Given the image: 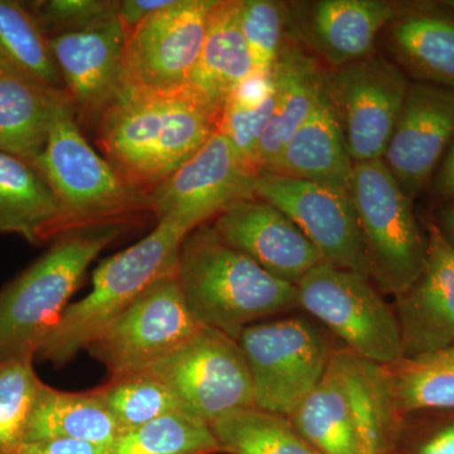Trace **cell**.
Listing matches in <instances>:
<instances>
[{
	"label": "cell",
	"mask_w": 454,
	"mask_h": 454,
	"mask_svg": "<svg viewBox=\"0 0 454 454\" xmlns=\"http://www.w3.org/2000/svg\"><path fill=\"white\" fill-rule=\"evenodd\" d=\"M217 130V119L184 90L146 92L121 86L98 119L97 143L107 162L148 196Z\"/></svg>",
	"instance_id": "cell-1"
},
{
	"label": "cell",
	"mask_w": 454,
	"mask_h": 454,
	"mask_svg": "<svg viewBox=\"0 0 454 454\" xmlns=\"http://www.w3.org/2000/svg\"><path fill=\"white\" fill-rule=\"evenodd\" d=\"M177 278L199 324L235 340L259 319L300 307L297 286L223 243L208 223L184 238Z\"/></svg>",
	"instance_id": "cell-2"
},
{
	"label": "cell",
	"mask_w": 454,
	"mask_h": 454,
	"mask_svg": "<svg viewBox=\"0 0 454 454\" xmlns=\"http://www.w3.org/2000/svg\"><path fill=\"white\" fill-rule=\"evenodd\" d=\"M130 226L104 223L57 236L40 259L0 289V363L35 360L90 264Z\"/></svg>",
	"instance_id": "cell-3"
},
{
	"label": "cell",
	"mask_w": 454,
	"mask_h": 454,
	"mask_svg": "<svg viewBox=\"0 0 454 454\" xmlns=\"http://www.w3.org/2000/svg\"><path fill=\"white\" fill-rule=\"evenodd\" d=\"M319 454H385L402 418L380 365L334 349L321 382L289 417Z\"/></svg>",
	"instance_id": "cell-4"
},
{
	"label": "cell",
	"mask_w": 454,
	"mask_h": 454,
	"mask_svg": "<svg viewBox=\"0 0 454 454\" xmlns=\"http://www.w3.org/2000/svg\"><path fill=\"white\" fill-rule=\"evenodd\" d=\"M190 232L166 217L138 243L101 262L91 291L67 307L35 358L61 367L88 348L149 286L177 273L179 249Z\"/></svg>",
	"instance_id": "cell-5"
},
{
	"label": "cell",
	"mask_w": 454,
	"mask_h": 454,
	"mask_svg": "<svg viewBox=\"0 0 454 454\" xmlns=\"http://www.w3.org/2000/svg\"><path fill=\"white\" fill-rule=\"evenodd\" d=\"M29 163L55 193L59 235L104 223H133L151 214L148 196L130 187L85 138L70 98L57 110L43 151Z\"/></svg>",
	"instance_id": "cell-6"
},
{
	"label": "cell",
	"mask_w": 454,
	"mask_h": 454,
	"mask_svg": "<svg viewBox=\"0 0 454 454\" xmlns=\"http://www.w3.org/2000/svg\"><path fill=\"white\" fill-rule=\"evenodd\" d=\"M352 200L365 241L370 277L387 294L406 291L422 274L428 252L413 201L382 160L355 164Z\"/></svg>",
	"instance_id": "cell-7"
},
{
	"label": "cell",
	"mask_w": 454,
	"mask_h": 454,
	"mask_svg": "<svg viewBox=\"0 0 454 454\" xmlns=\"http://www.w3.org/2000/svg\"><path fill=\"white\" fill-rule=\"evenodd\" d=\"M238 342L254 406L288 418L321 382L334 351L324 331L301 317L247 325Z\"/></svg>",
	"instance_id": "cell-8"
},
{
	"label": "cell",
	"mask_w": 454,
	"mask_h": 454,
	"mask_svg": "<svg viewBox=\"0 0 454 454\" xmlns=\"http://www.w3.org/2000/svg\"><path fill=\"white\" fill-rule=\"evenodd\" d=\"M295 286L301 309L357 356L380 366L404 357L395 312L369 277L322 262Z\"/></svg>",
	"instance_id": "cell-9"
},
{
	"label": "cell",
	"mask_w": 454,
	"mask_h": 454,
	"mask_svg": "<svg viewBox=\"0 0 454 454\" xmlns=\"http://www.w3.org/2000/svg\"><path fill=\"white\" fill-rule=\"evenodd\" d=\"M202 327L188 309L177 273L170 274L149 286L86 349L110 378H118L155 365Z\"/></svg>",
	"instance_id": "cell-10"
},
{
	"label": "cell",
	"mask_w": 454,
	"mask_h": 454,
	"mask_svg": "<svg viewBox=\"0 0 454 454\" xmlns=\"http://www.w3.org/2000/svg\"><path fill=\"white\" fill-rule=\"evenodd\" d=\"M411 80L387 59H366L325 74V94L354 163L382 160Z\"/></svg>",
	"instance_id": "cell-11"
},
{
	"label": "cell",
	"mask_w": 454,
	"mask_h": 454,
	"mask_svg": "<svg viewBox=\"0 0 454 454\" xmlns=\"http://www.w3.org/2000/svg\"><path fill=\"white\" fill-rule=\"evenodd\" d=\"M176 394L184 411L210 426L254 406L252 376L238 340L202 327L181 348L149 367Z\"/></svg>",
	"instance_id": "cell-12"
},
{
	"label": "cell",
	"mask_w": 454,
	"mask_h": 454,
	"mask_svg": "<svg viewBox=\"0 0 454 454\" xmlns=\"http://www.w3.org/2000/svg\"><path fill=\"white\" fill-rule=\"evenodd\" d=\"M216 0H175L128 35L121 86L146 92L184 90L201 55Z\"/></svg>",
	"instance_id": "cell-13"
},
{
	"label": "cell",
	"mask_w": 454,
	"mask_h": 454,
	"mask_svg": "<svg viewBox=\"0 0 454 454\" xmlns=\"http://www.w3.org/2000/svg\"><path fill=\"white\" fill-rule=\"evenodd\" d=\"M259 172L220 133L149 193L151 214L173 219L192 231L238 203L256 199Z\"/></svg>",
	"instance_id": "cell-14"
},
{
	"label": "cell",
	"mask_w": 454,
	"mask_h": 454,
	"mask_svg": "<svg viewBox=\"0 0 454 454\" xmlns=\"http://www.w3.org/2000/svg\"><path fill=\"white\" fill-rule=\"evenodd\" d=\"M255 195L286 214L324 262L370 277V262L352 197L312 182L259 172Z\"/></svg>",
	"instance_id": "cell-15"
},
{
	"label": "cell",
	"mask_w": 454,
	"mask_h": 454,
	"mask_svg": "<svg viewBox=\"0 0 454 454\" xmlns=\"http://www.w3.org/2000/svg\"><path fill=\"white\" fill-rule=\"evenodd\" d=\"M454 139V89L411 82L382 162L411 201Z\"/></svg>",
	"instance_id": "cell-16"
},
{
	"label": "cell",
	"mask_w": 454,
	"mask_h": 454,
	"mask_svg": "<svg viewBox=\"0 0 454 454\" xmlns=\"http://www.w3.org/2000/svg\"><path fill=\"white\" fill-rule=\"evenodd\" d=\"M128 33L119 18L50 38V49L77 122L97 128L101 114L121 88L122 57Z\"/></svg>",
	"instance_id": "cell-17"
},
{
	"label": "cell",
	"mask_w": 454,
	"mask_h": 454,
	"mask_svg": "<svg viewBox=\"0 0 454 454\" xmlns=\"http://www.w3.org/2000/svg\"><path fill=\"white\" fill-rule=\"evenodd\" d=\"M404 5L387 0L286 3L289 35L294 33L331 67H342L372 55L379 35Z\"/></svg>",
	"instance_id": "cell-18"
},
{
	"label": "cell",
	"mask_w": 454,
	"mask_h": 454,
	"mask_svg": "<svg viewBox=\"0 0 454 454\" xmlns=\"http://www.w3.org/2000/svg\"><path fill=\"white\" fill-rule=\"evenodd\" d=\"M212 226L223 243L249 256L270 276L293 286L324 262L286 214L258 197L223 212Z\"/></svg>",
	"instance_id": "cell-19"
},
{
	"label": "cell",
	"mask_w": 454,
	"mask_h": 454,
	"mask_svg": "<svg viewBox=\"0 0 454 454\" xmlns=\"http://www.w3.org/2000/svg\"><path fill=\"white\" fill-rule=\"evenodd\" d=\"M395 298L404 357L454 348V249L438 226H430L422 274Z\"/></svg>",
	"instance_id": "cell-20"
},
{
	"label": "cell",
	"mask_w": 454,
	"mask_h": 454,
	"mask_svg": "<svg viewBox=\"0 0 454 454\" xmlns=\"http://www.w3.org/2000/svg\"><path fill=\"white\" fill-rule=\"evenodd\" d=\"M397 66L418 82L454 89V11L441 2L405 3L387 27Z\"/></svg>",
	"instance_id": "cell-21"
},
{
	"label": "cell",
	"mask_w": 454,
	"mask_h": 454,
	"mask_svg": "<svg viewBox=\"0 0 454 454\" xmlns=\"http://www.w3.org/2000/svg\"><path fill=\"white\" fill-rule=\"evenodd\" d=\"M255 67L239 22V0H216L199 61L184 91L219 121L227 98Z\"/></svg>",
	"instance_id": "cell-22"
},
{
	"label": "cell",
	"mask_w": 454,
	"mask_h": 454,
	"mask_svg": "<svg viewBox=\"0 0 454 454\" xmlns=\"http://www.w3.org/2000/svg\"><path fill=\"white\" fill-rule=\"evenodd\" d=\"M264 170L352 197L355 163L325 94L309 121L284 146L276 162Z\"/></svg>",
	"instance_id": "cell-23"
},
{
	"label": "cell",
	"mask_w": 454,
	"mask_h": 454,
	"mask_svg": "<svg viewBox=\"0 0 454 454\" xmlns=\"http://www.w3.org/2000/svg\"><path fill=\"white\" fill-rule=\"evenodd\" d=\"M325 74L316 57L297 44L286 43L271 71L276 107L259 145L260 172L276 162L284 146L315 113L325 97Z\"/></svg>",
	"instance_id": "cell-24"
},
{
	"label": "cell",
	"mask_w": 454,
	"mask_h": 454,
	"mask_svg": "<svg viewBox=\"0 0 454 454\" xmlns=\"http://www.w3.org/2000/svg\"><path fill=\"white\" fill-rule=\"evenodd\" d=\"M67 98L0 62V152L35 160Z\"/></svg>",
	"instance_id": "cell-25"
},
{
	"label": "cell",
	"mask_w": 454,
	"mask_h": 454,
	"mask_svg": "<svg viewBox=\"0 0 454 454\" xmlns=\"http://www.w3.org/2000/svg\"><path fill=\"white\" fill-rule=\"evenodd\" d=\"M61 210L46 179L28 160L0 152V234L33 245L59 236Z\"/></svg>",
	"instance_id": "cell-26"
},
{
	"label": "cell",
	"mask_w": 454,
	"mask_h": 454,
	"mask_svg": "<svg viewBox=\"0 0 454 454\" xmlns=\"http://www.w3.org/2000/svg\"><path fill=\"white\" fill-rule=\"evenodd\" d=\"M118 424L98 387L68 393L42 382L27 426V442L73 439L109 447Z\"/></svg>",
	"instance_id": "cell-27"
},
{
	"label": "cell",
	"mask_w": 454,
	"mask_h": 454,
	"mask_svg": "<svg viewBox=\"0 0 454 454\" xmlns=\"http://www.w3.org/2000/svg\"><path fill=\"white\" fill-rule=\"evenodd\" d=\"M380 370L400 418L417 411H454V348L403 357Z\"/></svg>",
	"instance_id": "cell-28"
},
{
	"label": "cell",
	"mask_w": 454,
	"mask_h": 454,
	"mask_svg": "<svg viewBox=\"0 0 454 454\" xmlns=\"http://www.w3.org/2000/svg\"><path fill=\"white\" fill-rule=\"evenodd\" d=\"M210 428L223 453L319 454L288 417L256 406L223 415Z\"/></svg>",
	"instance_id": "cell-29"
},
{
	"label": "cell",
	"mask_w": 454,
	"mask_h": 454,
	"mask_svg": "<svg viewBox=\"0 0 454 454\" xmlns=\"http://www.w3.org/2000/svg\"><path fill=\"white\" fill-rule=\"evenodd\" d=\"M0 62L46 88L65 92L49 38L23 2L0 0Z\"/></svg>",
	"instance_id": "cell-30"
},
{
	"label": "cell",
	"mask_w": 454,
	"mask_h": 454,
	"mask_svg": "<svg viewBox=\"0 0 454 454\" xmlns=\"http://www.w3.org/2000/svg\"><path fill=\"white\" fill-rule=\"evenodd\" d=\"M276 107L273 77L254 74L227 98L217 121V131L244 160L258 172L260 142Z\"/></svg>",
	"instance_id": "cell-31"
},
{
	"label": "cell",
	"mask_w": 454,
	"mask_h": 454,
	"mask_svg": "<svg viewBox=\"0 0 454 454\" xmlns=\"http://www.w3.org/2000/svg\"><path fill=\"white\" fill-rule=\"evenodd\" d=\"M220 447L207 423L177 411L122 432L106 454H214Z\"/></svg>",
	"instance_id": "cell-32"
},
{
	"label": "cell",
	"mask_w": 454,
	"mask_h": 454,
	"mask_svg": "<svg viewBox=\"0 0 454 454\" xmlns=\"http://www.w3.org/2000/svg\"><path fill=\"white\" fill-rule=\"evenodd\" d=\"M98 389L121 433L152 422L163 415L177 411L187 413L168 385L149 370L110 378L106 384Z\"/></svg>",
	"instance_id": "cell-33"
},
{
	"label": "cell",
	"mask_w": 454,
	"mask_h": 454,
	"mask_svg": "<svg viewBox=\"0 0 454 454\" xmlns=\"http://www.w3.org/2000/svg\"><path fill=\"white\" fill-rule=\"evenodd\" d=\"M42 381L33 360L0 363V454H17Z\"/></svg>",
	"instance_id": "cell-34"
},
{
	"label": "cell",
	"mask_w": 454,
	"mask_h": 454,
	"mask_svg": "<svg viewBox=\"0 0 454 454\" xmlns=\"http://www.w3.org/2000/svg\"><path fill=\"white\" fill-rule=\"evenodd\" d=\"M239 22L252 56L255 74L269 76L289 35L286 3L239 0Z\"/></svg>",
	"instance_id": "cell-35"
},
{
	"label": "cell",
	"mask_w": 454,
	"mask_h": 454,
	"mask_svg": "<svg viewBox=\"0 0 454 454\" xmlns=\"http://www.w3.org/2000/svg\"><path fill=\"white\" fill-rule=\"evenodd\" d=\"M23 4L50 40L115 20L121 0H32Z\"/></svg>",
	"instance_id": "cell-36"
},
{
	"label": "cell",
	"mask_w": 454,
	"mask_h": 454,
	"mask_svg": "<svg viewBox=\"0 0 454 454\" xmlns=\"http://www.w3.org/2000/svg\"><path fill=\"white\" fill-rule=\"evenodd\" d=\"M107 447L73 439L27 442L17 454H106Z\"/></svg>",
	"instance_id": "cell-37"
},
{
	"label": "cell",
	"mask_w": 454,
	"mask_h": 454,
	"mask_svg": "<svg viewBox=\"0 0 454 454\" xmlns=\"http://www.w3.org/2000/svg\"><path fill=\"white\" fill-rule=\"evenodd\" d=\"M175 0H121L118 18L128 35L152 14L169 7Z\"/></svg>",
	"instance_id": "cell-38"
},
{
	"label": "cell",
	"mask_w": 454,
	"mask_h": 454,
	"mask_svg": "<svg viewBox=\"0 0 454 454\" xmlns=\"http://www.w3.org/2000/svg\"><path fill=\"white\" fill-rule=\"evenodd\" d=\"M432 191L435 197L447 202L454 201V139L448 146L438 172L432 181Z\"/></svg>",
	"instance_id": "cell-39"
},
{
	"label": "cell",
	"mask_w": 454,
	"mask_h": 454,
	"mask_svg": "<svg viewBox=\"0 0 454 454\" xmlns=\"http://www.w3.org/2000/svg\"><path fill=\"white\" fill-rule=\"evenodd\" d=\"M415 454H454V419L430 433Z\"/></svg>",
	"instance_id": "cell-40"
},
{
	"label": "cell",
	"mask_w": 454,
	"mask_h": 454,
	"mask_svg": "<svg viewBox=\"0 0 454 454\" xmlns=\"http://www.w3.org/2000/svg\"><path fill=\"white\" fill-rule=\"evenodd\" d=\"M438 216L439 223H441V226H438L439 230L454 249V201L448 202L446 206H443L439 211Z\"/></svg>",
	"instance_id": "cell-41"
},
{
	"label": "cell",
	"mask_w": 454,
	"mask_h": 454,
	"mask_svg": "<svg viewBox=\"0 0 454 454\" xmlns=\"http://www.w3.org/2000/svg\"><path fill=\"white\" fill-rule=\"evenodd\" d=\"M442 4L446 5V7L452 9L454 11V0H443V2H441Z\"/></svg>",
	"instance_id": "cell-42"
}]
</instances>
